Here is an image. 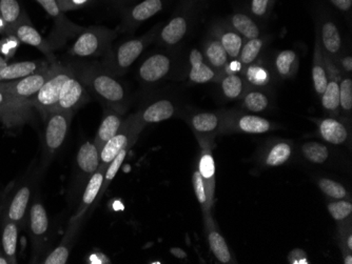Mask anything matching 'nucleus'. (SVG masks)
<instances>
[{"label": "nucleus", "mask_w": 352, "mask_h": 264, "mask_svg": "<svg viewBox=\"0 0 352 264\" xmlns=\"http://www.w3.org/2000/svg\"><path fill=\"white\" fill-rule=\"evenodd\" d=\"M87 84L90 86L108 108L120 114H124L128 108V93L122 82L116 80L113 74L106 69H95L86 74Z\"/></svg>", "instance_id": "obj_1"}, {"label": "nucleus", "mask_w": 352, "mask_h": 264, "mask_svg": "<svg viewBox=\"0 0 352 264\" xmlns=\"http://www.w3.org/2000/svg\"><path fill=\"white\" fill-rule=\"evenodd\" d=\"M164 23H158L149 32L138 38L129 39L111 53V56L104 62V69L113 75H124L131 68L150 43L155 41Z\"/></svg>", "instance_id": "obj_2"}, {"label": "nucleus", "mask_w": 352, "mask_h": 264, "mask_svg": "<svg viewBox=\"0 0 352 264\" xmlns=\"http://www.w3.org/2000/svg\"><path fill=\"white\" fill-rule=\"evenodd\" d=\"M144 128H145V124L140 122L138 113L132 114L126 120H124L118 133L111 138L100 151V169L106 171L109 163L118 156L122 149H124V147H131L138 141V136Z\"/></svg>", "instance_id": "obj_3"}, {"label": "nucleus", "mask_w": 352, "mask_h": 264, "mask_svg": "<svg viewBox=\"0 0 352 264\" xmlns=\"http://www.w3.org/2000/svg\"><path fill=\"white\" fill-rule=\"evenodd\" d=\"M78 35L71 48L70 54L82 58L102 54L116 37L114 31L102 27H87Z\"/></svg>", "instance_id": "obj_4"}, {"label": "nucleus", "mask_w": 352, "mask_h": 264, "mask_svg": "<svg viewBox=\"0 0 352 264\" xmlns=\"http://www.w3.org/2000/svg\"><path fill=\"white\" fill-rule=\"evenodd\" d=\"M195 5L181 3L177 11L166 25H163L155 40L163 47H174L179 45L189 32L192 16L195 14Z\"/></svg>", "instance_id": "obj_5"}, {"label": "nucleus", "mask_w": 352, "mask_h": 264, "mask_svg": "<svg viewBox=\"0 0 352 264\" xmlns=\"http://www.w3.org/2000/svg\"><path fill=\"white\" fill-rule=\"evenodd\" d=\"M276 129V123L262 116L226 110L221 134H265Z\"/></svg>", "instance_id": "obj_6"}, {"label": "nucleus", "mask_w": 352, "mask_h": 264, "mask_svg": "<svg viewBox=\"0 0 352 264\" xmlns=\"http://www.w3.org/2000/svg\"><path fill=\"white\" fill-rule=\"evenodd\" d=\"M72 73L70 69L53 67L50 77L36 95L32 98V106L36 108L43 115L55 111L58 104L61 86Z\"/></svg>", "instance_id": "obj_7"}, {"label": "nucleus", "mask_w": 352, "mask_h": 264, "mask_svg": "<svg viewBox=\"0 0 352 264\" xmlns=\"http://www.w3.org/2000/svg\"><path fill=\"white\" fill-rule=\"evenodd\" d=\"M166 0H142L124 9L122 23L120 29L122 32H132L140 27L142 23L149 21L156 14L163 11Z\"/></svg>", "instance_id": "obj_8"}, {"label": "nucleus", "mask_w": 352, "mask_h": 264, "mask_svg": "<svg viewBox=\"0 0 352 264\" xmlns=\"http://www.w3.org/2000/svg\"><path fill=\"white\" fill-rule=\"evenodd\" d=\"M52 68L53 67L45 68L38 72L23 77L21 80L5 82L6 88L16 99L31 102L32 98L36 95L47 78L50 77Z\"/></svg>", "instance_id": "obj_9"}, {"label": "nucleus", "mask_w": 352, "mask_h": 264, "mask_svg": "<svg viewBox=\"0 0 352 264\" xmlns=\"http://www.w3.org/2000/svg\"><path fill=\"white\" fill-rule=\"evenodd\" d=\"M73 111H53L45 114V145L51 151L59 149L66 139Z\"/></svg>", "instance_id": "obj_10"}, {"label": "nucleus", "mask_w": 352, "mask_h": 264, "mask_svg": "<svg viewBox=\"0 0 352 264\" xmlns=\"http://www.w3.org/2000/svg\"><path fill=\"white\" fill-rule=\"evenodd\" d=\"M173 59L165 53H155L142 61L138 69V78L142 84H154L165 80L172 70Z\"/></svg>", "instance_id": "obj_11"}, {"label": "nucleus", "mask_w": 352, "mask_h": 264, "mask_svg": "<svg viewBox=\"0 0 352 264\" xmlns=\"http://www.w3.org/2000/svg\"><path fill=\"white\" fill-rule=\"evenodd\" d=\"M225 115H226V110L217 112H199L190 117V125L201 139L212 141L215 136L221 134Z\"/></svg>", "instance_id": "obj_12"}, {"label": "nucleus", "mask_w": 352, "mask_h": 264, "mask_svg": "<svg viewBox=\"0 0 352 264\" xmlns=\"http://www.w3.org/2000/svg\"><path fill=\"white\" fill-rule=\"evenodd\" d=\"M88 98L82 80L72 73L65 82L59 93V100L55 111H73L84 104Z\"/></svg>", "instance_id": "obj_13"}, {"label": "nucleus", "mask_w": 352, "mask_h": 264, "mask_svg": "<svg viewBox=\"0 0 352 264\" xmlns=\"http://www.w3.org/2000/svg\"><path fill=\"white\" fill-rule=\"evenodd\" d=\"M35 1L41 5L49 16L52 17L55 25L53 35L57 40H65L67 37L79 34L84 29V27L75 25L65 15V12L60 9L56 0H35Z\"/></svg>", "instance_id": "obj_14"}, {"label": "nucleus", "mask_w": 352, "mask_h": 264, "mask_svg": "<svg viewBox=\"0 0 352 264\" xmlns=\"http://www.w3.org/2000/svg\"><path fill=\"white\" fill-rule=\"evenodd\" d=\"M316 31L324 54L327 55L333 61L337 60L342 54L343 47L341 33L338 25L330 19V17H326L322 19L320 23H316Z\"/></svg>", "instance_id": "obj_15"}, {"label": "nucleus", "mask_w": 352, "mask_h": 264, "mask_svg": "<svg viewBox=\"0 0 352 264\" xmlns=\"http://www.w3.org/2000/svg\"><path fill=\"white\" fill-rule=\"evenodd\" d=\"M211 36L217 38L223 45V48L226 51L230 60H237L239 53L242 50L245 39L241 35L237 34L234 29H231L226 21H215L210 27Z\"/></svg>", "instance_id": "obj_16"}, {"label": "nucleus", "mask_w": 352, "mask_h": 264, "mask_svg": "<svg viewBox=\"0 0 352 264\" xmlns=\"http://www.w3.org/2000/svg\"><path fill=\"white\" fill-rule=\"evenodd\" d=\"M189 80L195 84H205L219 82L221 75L215 72L204 58L199 49H192L189 54Z\"/></svg>", "instance_id": "obj_17"}, {"label": "nucleus", "mask_w": 352, "mask_h": 264, "mask_svg": "<svg viewBox=\"0 0 352 264\" xmlns=\"http://www.w3.org/2000/svg\"><path fill=\"white\" fill-rule=\"evenodd\" d=\"M31 102L16 99L6 88L5 82H0V115L9 121H19L25 118Z\"/></svg>", "instance_id": "obj_18"}, {"label": "nucleus", "mask_w": 352, "mask_h": 264, "mask_svg": "<svg viewBox=\"0 0 352 264\" xmlns=\"http://www.w3.org/2000/svg\"><path fill=\"white\" fill-rule=\"evenodd\" d=\"M203 56L207 64L219 75H223L226 72L227 68L229 67L230 58L227 54L223 45L214 37L209 36L204 41L203 45Z\"/></svg>", "instance_id": "obj_19"}, {"label": "nucleus", "mask_w": 352, "mask_h": 264, "mask_svg": "<svg viewBox=\"0 0 352 264\" xmlns=\"http://www.w3.org/2000/svg\"><path fill=\"white\" fill-rule=\"evenodd\" d=\"M318 123V134L326 143L333 145H342L349 138V130L341 120L334 117L316 120Z\"/></svg>", "instance_id": "obj_20"}, {"label": "nucleus", "mask_w": 352, "mask_h": 264, "mask_svg": "<svg viewBox=\"0 0 352 264\" xmlns=\"http://www.w3.org/2000/svg\"><path fill=\"white\" fill-rule=\"evenodd\" d=\"M201 143L204 145V147H201L203 151H201V156L199 159V171L205 181L208 199L212 206L215 190V163L213 159L212 149H211L212 141L201 139Z\"/></svg>", "instance_id": "obj_21"}, {"label": "nucleus", "mask_w": 352, "mask_h": 264, "mask_svg": "<svg viewBox=\"0 0 352 264\" xmlns=\"http://www.w3.org/2000/svg\"><path fill=\"white\" fill-rule=\"evenodd\" d=\"M12 34L15 35L16 38L19 39L25 45H32L34 48L38 49L39 51L47 55V57L52 58V52H51V43H47L43 39L41 33L33 27L30 19H25L23 23H19L17 27L12 29Z\"/></svg>", "instance_id": "obj_22"}, {"label": "nucleus", "mask_w": 352, "mask_h": 264, "mask_svg": "<svg viewBox=\"0 0 352 264\" xmlns=\"http://www.w3.org/2000/svg\"><path fill=\"white\" fill-rule=\"evenodd\" d=\"M205 222L208 232V242H209V246H210L213 255L221 263H232V255H231L230 250H229L228 243H227L221 232L215 228L211 215L205 217Z\"/></svg>", "instance_id": "obj_23"}, {"label": "nucleus", "mask_w": 352, "mask_h": 264, "mask_svg": "<svg viewBox=\"0 0 352 264\" xmlns=\"http://www.w3.org/2000/svg\"><path fill=\"white\" fill-rule=\"evenodd\" d=\"M176 108L169 99H161L152 102L151 104L138 112V118L142 124L158 123L173 117Z\"/></svg>", "instance_id": "obj_24"}, {"label": "nucleus", "mask_w": 352, "mask_h": 264, "mask_svg": "<svg viewBox=\"0 0 352 264\" xmlns=\"http://www.w3.org/2000/svg\"><path fill=\"white\" fill-rule=\"evenodd\" d=\"M41 70H43L41 64L36 61H21L9 64L3 56H0V82L21 80Z\"/></svg>", "instance_id": "obj_25"}, {"label": "nucleus", "mask_w": 352, "mask_h": 264, "mask_svg": "<svg viewBox=\"0 0 352 264\" xmlns=\"http://www.w3.org/2000/svg\"><path fill=\"white\" fill-rule=\"evenodd\" d=\"M124 120L122 114L118 113L111 108H107L104 111V118H102V123L98 129V135L94 139V145H96L100 153L111 138L118 133Z\"/></svg>", "instance_id": "obj_26"}, {"label": "nucleus", "mask_w": 352, "mask_h": 264, "mask_svg": "<svg viewBox=\"0 0 352 264\" xmlns=\"http://www.w3.org/2000/svg\"><path fill=\"white\" fill-rule=\"evenodd\" d=\"M312 82L314 88L321 97L328 82L327 69H326L325 55L318 38V31L316 29V43H314V60H312Z\"/></svg>", "instance_id": "obj_27"}, {"label": "nucleus", "mask_w": 352, "mask_h": 264, "mask_svg": "<svg viewBox=\"0 0 352 264\" xmlns=\"http://www.w3.org/2000/svg\"><path fill=\"white\" fill-rule=\"evenodd\" d=\"M223 21H226L227 25L234 29L235 32L241 35L245 40L258 38L262 34L261 27L254 19L248 14L236 12L228 15Z\"/></svg>", "instance_id": "obj_28"}, {"label": "nucleus", "mask_w": 352, "mask_h": 264, "mask_svg": "<svg viewBox=\"0 0 352 264\" xmlns=\"http://www.w3.org/2000/svg\"><path fill=\"white\" fill-rule=\"evenodd\" d=\"M241 106L247 113H264L270 108V96L263 88L248 86L244 95L241 98Z\"/></svg>", "instance_id": "obj_29"}, {"label": "nucleus", "mask_w": 352, "mask_h": 264, "mask_svg": "<svg viewBox=\"0 0 352 264\" xmlns=\"http://www.w3.org/2000/svg\"><path fill=\"white\" fill-rule=\"evenodd\" d=\"M292 154L294 145L290 141H278L267 147L263 154L262 163L268 167H280L290 160Z\"/></svg>", "instance_id": "obj_30"}, {"label": "nucleus", "mask_w": 352, "mask_h": 264, "mask_svg": "<svg viewBox=\"0 0 352 264\" xmlns=\"http://www.w3.org/2000/svg\"><path fill=\"white\" fill-rule=\"evenodd\" d=\"M219 88L223 97L228 100H239L243 97L249 84L244 77L228 71L223 73L219 80Z\"/></svg>", "instance_id": "obj_31"}, {"label": "nucleus", "mask_w": 352, "mask_h": 264, "mask_svg": "<svg viewBox=\"0 0 352 264\" xmlns=\"http://www.w3.org/2000/svg\"><path fill=\"white\" fill-rule=\"evenodd\" d=\"M274 72L280 80H292L298 74L300 59L294 50H283L276 54L274 62Z\"/></svg>", "instance_id": "obj_32"}, {"label": "nucleus", "mask_w": 352, "mask_h": 264, "mask_svg": "<svg viewBox=\"0 0 352 264\" xmlns=\"http://www.w3.org/2000/svg\"><path fill=\"white\" fill-rule=\"evenodd\" d=\"M28 19L27 12L23 11L19 0H0V21L10 33Z\"/></svg>", "instance_id": "obj_33"}, {"label": "nucleus", "mask_w": 352, "mask_h": 264, "mask_svg": "<svg viewBox=\"0 0 352 264\" xmlns=\"http://www.w3.org/2000/svg\"><path fill=\"white\" fill-rule=\"evenodd\" d=\"M77 165L82 172L93 174L100 165V151L94 143H86L80 147L77 154Z\"/></svg>", "instance_id": "obj_34"}, {"label": "nucleus", "mask_w": 352, "mask_h": 264, "mask_svg": "<svg viewBox=\"0 0 352 264\" xmlns=\"http://www.w3.org/2000/svg\"><path fill=\"white\" fill-rule=\"evenodd\" d=\"M265 45H266V39L263 37L245 40L237 58L243 69L256 62V59L260 56Z\"/></svg>", "instance_id": "obj_35"}, {"label": "nucleus", "mask_w": 352, "mask_h": 264, "mask_svg": "<svg viewBox=\"0 0 352 264\" xmlns=\"http://www.w3.org/2000/svg\"><path fill=\"white\" fill-rule=\"evenodd\" d=\"M300 154L312 165H323L329 159L330 149L324 143L309 141L300 145Z\"/></svg>", "instance_id": "obj_36"}, {"label": "nucleus", "mask_w": 352, "mask_h": 264, "mask_svg": "<svg viewBox=\"0 0 352 264\" xmlns=\"http://www.w3.org/2000/svg\"><path fill=\"white\" fill-rule=\"evenodd\" d=\"M244 78L249 86L265 88L270 84V72L260 64H252L244 69Z\"/></svg>", "instance_id": "obj_37"}, {"label": "nucleus", "mask_w": 352, "mask_h": 264, "mask_svg": "<svg viewBox=\"0 0 352 264\" xmlns=\"http://www.w3.org/2000/svg\"><path fill=\"white\" fill-rule=\"evenodd\" d=\"M30 190L27 187L21 188L16 193L9 208V218L12 221H19L23 219L29 204Z\"/></svg>", "instance_id": "obj_38"}, {"label": "nucleus", "mask_w": 352, "mask_h": 264, "mask_svg": "<svg viewBox=\"0 0 352 264\" xmlns=\"http://www.w3.org/2000/svg\"><path fill=\"white\" fill-rule=\"evenodd\" d=\"M30 218H31L32 232L36 236H43L45 234L49 228V219L43 204H36L32 206Z\"/></svg>", "instance_id": "obj_39"}, {"label": "nucleus", "mask_w": 352, "mask_h": 264, "mask_svg": "<svg viewBox=\"0 0 352 264\" xmlns=\"http://www.w3.org/2000/svg\"><path fill=\"white\" fill-rule=\"evenodd\" d=\"M104 172L106 171L98 167V171L93 173L92 177H91L90 181L87 185L86 190H85L84 196H82V202L86 206L92 204L96 197L100 195L102 183H104Z\"/></svg>", "instance_id": "obj_40"}, {"label": "nucleus", "mask_w": 352, "mask_h": 264, "mask_svg": "<svg viewBox=\"0 0 352 264\" xmlns=\"http://www.w3.org/2000/svg\"><path fill=\"white\" fill-rule=\"evenodd\" d=\"M340 111L345 115L352 111L351 75L343 74L340 80Z\"/></svg>", "instance_id": "obj_41"}, {"label": "nucleus", "mask_w": 352, "mask_h": 264, "mask_svg": "<svg viewBox=\"0 0 352 264\" xmlns=\"http://www.w3.org/2000/svg\"><path fill=\"white\" fill-rule=\"evenodd\" d=\"M318 187L320 190L334 200H340V199H346L348 195V191L345 187L338 181L332 180L329 178H320L318 180Z\"/></svg>", "instance_id": "obj_42"}, {"label": "nucleus", "mask_w": 352, "mask_h": 264, "mask_svg": "<svg viewBox=\"0 0 352 264\" xmlns=\"http://www.w3.org/2000/svg\"><path fill=\"white\" fill-rule=\"evenodd\" d=\"M192 182H193V189H195V195H197V201L203 208L204 214L205 217L210 215L211 206L208 199L207 190H206L205 181H204L203 176L199 173V169L195 171L193 173V177H192Z\"/></svg>", "instance_id": "obj_43"}, {"label": "nucleus", "mask_w": 352, "mask_h": 264, "mask_svg": "<svg viewBox=\"0 0 352 264\" xmlns=\"http://www.w3.org/2000/svg\"><path fill=\"white\" fill-rule=\"evenodd\" d=\"M328 212L330 216L333 218L338 224L345 222L350 219L352 214V204L346 199H340V200L332 201L327 206Z\"/></svg>", "instance_id": "obj_44"}, {"label": "nucleus", "mask_w": 352, "mask_h": 264, "mask_svg": "<svg viewBox=\"0 0 352 264\" xmlns=\"http://www.w3.org/2000/svg\"><path fill=\"white\" fill-rule=\"evenodd\" d=\"M129 149L130 147H124V149H122V151L118 153V156L109 163L108 167H107L106 169V172H104V183H102V188L100 193V196L104 194V191L108 188L109 183L116 178L118 171H120V167H122V163H124L126 155H128Z\"/></svg>", "instance_id": "obj_45"}, {"label": "nucleus", "mask_w": 352, "mask_h": 264, "mask_svg": "<svg viewBox=\"0 0 352 264\" xmlns=\"http://www.w3.org/2000/svg\"><path fill=\"white\" fill-rule=\"evenodd\" d=\"M19 240V228L14 222H10L6 226L3 234V251L8 257H13L17 250Z\"/></svg>", "instance_id": "obj_46"}, {"label": "nucleus", "mask_w": 352, "mask_h": 264, "mask_svg": "<svg viewBox=\"0 0 352 264\" xmlns=\"http://www.w3.org/2000/svg\"><path fill=\"white\" fill-rule=\"evenodd\" d=\"M276 0H250L249 12L255 19H266L274 10Z\"/></svg>", "instance_id": "obj_47"}, {"label": "nucleus", "mask_w": 352, "mask_h": 264, "mask_svg": "<svg viewBox=\"0 0 352 264\" xmlns=\"http://www.w3.org/2000/svg\"><path fill=\"white\" fill-rule=\"evenodd\" d=\"M69 259V251L66 246H58L45 258V264H66Z\"/></svg>", "instance_id": "obj_48"}, {"label": "nucleus", "mask_w": 352, "mask_h": 264, "mask_svg": "<svg viewBox=\"0 0 352 264\" xmlns=\"http://www.w3.org/2000/svg\"><path fill=\"white\" fill-rule=\"evenodd\" d=\"M338 68L341 70L343 74H351L352 72V57L350 55H340L339 58L334 61Z\"/></svg>", "instance_id": "obj_49"}, {"label": "nucleus", "mask_w": 352, "mask_h": 264, "mask_svg": "<svg viewBox=\"0 0 352 264\" xmlns=\"http://www.w3.org/2000/svg\"><path fill=\"white\" fill-rule=\"evenodd\" d=\"M90 1L91 0H63V3L60 5V9L63 12L82 9V7L88 5Z\"/></svg>", "instance_id": "obj_50"}, {"label": "nucleus", "mask_w": 352, "mask_h": 264, "mask_svg": "<svg viewBox=\"0 0 352 264\" xmlns=\"http://www.w3.org/2000/svg\"><path fill=\"white\" fill-rule=\"evenodd\" d=\"M305 254V252L300 251V250H294L290 253L288 261H289V263H308Z\"/></svg>", "instance_id": "obj_51"}, {"label": "nucleus", "mask_w": 352, "mask_h": 264, "mask_svg": "<svg viewBox=\"0 0 352 264\" xmlns=\"http://www.w3.org/2000/svg\"><path fill=\"white\" fill-rule=\"evenodd\" d=\"M334 8L342 12H349L352 8V0H329Z\"/></svg>", "instance_id": "obj_52"}, {"label": "nucleus", "mask_w": 352, "mask_h": 264, "mask_svg": "<svg viewBox=\"0 0 352 264\" xmlns=\"http://www.w3.org/2000/svg\"><path fill=\"white\" fill-rule=\"evenodd\" d=\"M170 252L174 257L179 258V259H185L187 257V253L179 248H172Z\"/></svg>", "instance_id": "obj_53"}, {"label": "nucleus", "mask_w": 352, "mask_h": 264, "mask_svg": "<svg viewBox=\"0 0 352 264\" xmlns=\"http://www.w3.org/2000/svg\"><path fill=\"white\" fill-rule=\"evenodd\" d=\"M116 5H122V7H126V5H132L135 0H112Z\"/></svg>", "instance_id": "obj_54"}, {"label": "nucleus", "mask_w": 352, "mask_h": 264, "mask_svg": "<svg viewBox=\"0 0 352 264\" xmlns=\"http://www.w3.org/2000/svg\"><path fill=\"white\" fill-rule=\"evenodd\" d=\"M201 0H181V3H191V5H197Z\"/></svg>", "instance_id": "obj_55"}, {"label": "nucleus", "mask_w": 352, "mask_h": 264, "mask_svg": "<svg viewBox=\"0 0 352 264\" xmlns=\"http://www.w3.org/2000/svg\"><path fill=\"white\" fill-rule=\"evenodd\" d=\"M9 262H8L7 259H5V258L0 257V264H8Z\"/></svg>", "instance_id": "obj_56"}, {"label": "nucleus", "mask_w": 352, "mask_h": 264, "mask_svg": "<svg viewBox=\"0 0 352 264\" xmlns=\"http://www.w3.org/2000/svg\"><path fill=\"white\" fill-rule=\"evenodd\" d=\"M57 3H58L59 7H60L61 3H63V0H56Z\"/></svg>", "instance_id": "obj_57"}, {"label": "nucleus", "mask_w": 352, "mask_h": 264, "mask_svg": "<svg viewBox=\"0 0 352 264\" xmlns=\"http://www.w3.org/2000/svg\"><path fill=\"white\" fill-rule=\"evenodd\" d=\"M0 119H3V116L0 115Z\"/></svg>", "instance_id": "obj_58"}]
</instances>
